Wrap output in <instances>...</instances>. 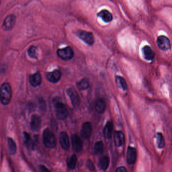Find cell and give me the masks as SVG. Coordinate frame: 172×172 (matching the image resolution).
Listing matches in <instances>:
<instances>
[{"label":"cell","instance_id":"cell-20","mask_svg":"<svg viewBox=\"0 0 172 172\" xmlns=\"http://www.w3.org/2000/svg\"><path fill=\"white\" fill-rule=\"evenodd\" d=\"M29 82L34 87H37L42 83V76L39 73H37L29 76Z\"/></svg>","mask_w":172,"mask_h":172},{"label":"cell","instance_id":"cell-11","mask_svg":"<svg viewBox=\"0 0 172 172\" xmlns=\"http://www.w3.org/2000/svg\"><path fill=\"white\" fill-rule=\"evenodd\" d=\"M71 141L73 150L77 153L81 151L82 149L83 145L80 137L76 134H73L71 137Z\"/></svg>","mask_w":172,"mask_h":172},{"label":"cell","instance_id":"cell-10","mask_svg":"<svg viewBox=\"0 0 172 172\" xmlns=\"http://www.w3.org/2000/svg\"><path fill=\"white\" fill-rule=\"evenodd\" d=\"M59 141L61 146L63 149L65 150H69L70 144L68 136L66 132L63 131L60 133Z\"/></svg>","mask_w":172,"mask_h":172},{"label":"cell","instance_id":"cell-7","mask_svg":"<svg viewBox=\"0 0 172 172\" xmlns=\"http://www.w3.org/2000/svg\"><path fill=\"white\" fill-rule=\"evenodd\" d=\"M157 44L158 47L163 51H168L171 48L170 41L167 37L161 35L157 39Z\"/></svg>","mask_w":172,"mask_h":172},{"label":"cell","instance_id":"cell-9","mask_svg":"<svg viewBox=\"0 0 172 172\" xmlns=\"http://www.w3.org/2000/svg\"><path fill=\"white\" fill-rule=\"evenodd\" d=\"M67 93L70 98L72 105L75 107L79 103V97L77 92L73 88H69L67 90Z\"/></svg>","mask_w":172,"mask_h":172},{"label":"cell","instance_id":"cell-25","mask_svg":"<svg viewBox=\"0 0 172 172\" xmlns=\"http://www.w3.org/2000/svg\"><path fill=\"white\" fill-rule=\"evenodd\" d=\"M157 145L159 148H163L165 147V141L163 136L161 133H157L156 134Z\"/></svg>","mask_w":172,"mask_h":172},{"label":"cell","instance_id":"cell-27","mask_svg":"<svg viewBox=\"0 0 172 172\" xmlns=\"http://www.w3.org/2000/svg\"><path fill=\"white\" fill-rule=\"evenodd\" d=\"M28 55L32 59H37L38 57L37 48L35 46H32L29 47L28 51Z\"/></svg>","mask_w":172,"mask_h":172},{"label":"cell","instance_id":"cell-6","mask_svg":"<svg viewBox=\"0 0 172 172\" xmlns=\"http://www.w3.org/2000/svg\"><path fill=\"white\" fill-rule=\"evenodd\" d=\"M16 23V17L14 15H10L6 18L2 25V28L5 31L12 29Z\"/></svg>","mask_w":172,"mask_h":172},{"label":"cell","instance_id":"cell-14","mask_svg":"<svg viewBox=\"0 0 172 172\" xmlns=\"http://www.w3.org/2000/svg\"><path fill=\"white\" fill-rule=\"evenodd\" d=\"M61 73L59 70H54V71L47 74V78L49 82L56 83L59 82L61 78Z\"/></svg>","mask_w":172,"mask_h":172},{"label":"cell","instance_id":"cell-17","mask_svg":"<svg viewBox=\"0 0 172 172\" xmlns=\"http://www.w3.org/2000/svg\"><path fill=\"white\" fill-rule=\"evenodd\" d=\"M142 52H143L144 59L146 60L151 61L155 58V52H153V49L149 46L146 45L143 47Z\"/></svg>","mask_w":172,"mask_h":172},{"label":"cell","instance_id":"cell-29","mask_svg":"<svg viewBox=\"0 0 172 172\" xmlns=\"http://www.w3.org/2000/svg\"><path fill=\"white\" fill-rule=\"evenodd\" d=\"M104 150V144L102 141H98L95 143L94 150L95 153L100 154Z\"/></svg>","mask_w":172,"mask_h":172},{"label":"cell","instance_id":"cell-3","mask_svg":"<svg viewBox=\"0 0 172 172\" xmlns=\"http://www.w3.org/2000/svg\"><path fill=\"white\" fill-rule=\"evenodd\" d=\"M43 141L45 146L47 148H54L56 146V141L54 134L49 128L44 130L42 134Z\"/></svg>","mask_w":172,"mask_h":172},{"label":"cell","instance_id":"cell-18","mask_svg":"<svg viewBox=\"0 0 172 172\" xmlns=\"http://www.w3.org/2000/svg\"><path fill=\"white\" fill-rule=\"evenodd\" d=\"M106 109V103L105 100L99 98L97 100L95 104V109L98 113L102 114L105 111Z\"/></svg>","mask_w":172,"mask_h":172},{"label":"cell","instance_id":"cell-13","mask_svg":"<svg viewBox=\"0 0 172 172\" xmlns=\"http://www.w3.org/2000/svg\"><path fill=\"white\" fill-rule=\"evenodd\" d=\"M136 151L135 148L129 146L127 153V162L130 165H133L135 163L136 160Z\"/></svg>","mask_w":172,"mask_h":172},{"label":"cell","instance_id":"cell-12","mask_svg":"<svg viewBox=\"0 0 172 172\" xmlns=\"http://www.w3.org/2000/svg\"><path fill=\"white\" fill-rule=\"evenodd\" d=\"M41 120L40 117L37 115H32L31 119L30 126L32 131H38L41 126Z\"/></svg>","mask_w":172,"mask_h":172},{"label":"cell","instance_id":"cell-15","mask_svg":"<svg viewBox=\"0 0 172 172\" xmlns=\"http://www.w3.org/2000/svg\"><path fill=\"white\" fill-rule=\"evenodd\" d=\"M125 142V137L121 131H116L114 134V143L116 146L120 147L123 146Z\"/></svg>","mask_w":172,"mask_h":172},{"label":"cell","instance_id":"cell-22","mask_svg":"<svg viewBox=\"0 0 172 172\" xmlns=\"http://www.w3.org/2000/svg\"><path fill=\"white\" fill-rule=\"evenodd\" d=\"M8 145L9 148V152L11 155H14L16 153L17 151V146L16 143L14 141V140L11 138H8Z\"/></svg>","mask_w":172,"mask_h":172},{"label":"cell","instance_id":"cell-19","mask_svg":"<svg viewBox=\"0 0 172 172\" xmlns=\"http://www.w3.org/2000/svg\"><path fill=\"white\" fill-rule=\"evenodd\" d=\"M113 131V124L112 121H108L103 130V134L106 139H111Z\"/></svg>","mask_w":172,"mask_h":172},{"label":"cell","instance_id":"cell-24","mask_svg":"<svg viewBox=\"0 0 172 172\" xmlns=\"http://www.w3.org/2000/svg\"><path fill=\"white\" fill-rule=\"evenodd\" d=\"M109 158L107 156H104L100 158V167L102 170H106L109 167Z\"/></svg>","mask_w":172,"mask_h":172},{"label":"cell","instance_id":"cell-8","mask_svg":"<svg viewBox=\"0 0 172 172\" xmlns=\"http://www.w3.org/2000/svg\"><path fill=\"white\" fill-rule=\"evenodd\" d=\"M92 125L89 122L83 124L81 130V136L85 139H88L91 136L92 133Z\"/></svg>","mask_w":172,"mask_h":172},{"label":"cell","instance_id":"cell-2","mask_svg":"<svg viewBox=\"0 0 172 172\" xmlns=\"http://www.w3.org/2000/svg\"><path fill=\"white\" fill-rule=\"evenodd\" d=\"M12 96V88L8 83H4L0 88V101L3 105L9 104Z\"/></svg>","mask_w":172,"mask_h":172},{"label":"cell","instance_id":"cell-4","mask_svg":"<svg viewBox=\"0 0 172 172\" xmlns=\"http://www.w3.org/2000/svg\"><path fill=\"white\" fill-rule=\"evenodd\" d=\"M76 34L78 38L88 45H93L95 43V37L93 34L90 32L83 30H79L76 32Z\"/></svg>","mask_w":172,"mask_h":172},{"label":"cell","instance_id":"cell-32","mask_svg":"<svg viewBox=\"0 0 172 172\" xmlns=\"http://www.w3.org/2000/svg\"><path fill=\"white\" fill-rule=\"evenodd\" d=\"M116 172H127L126 169L125 167H119L116 170Z\"/></svg>","mask_w":172,"mask_h":172},{"label":"cell","instance_id":"cell-23","mask_svg":"<svg viewBox=\"0 0 172 172\" xmlns=\"http://www.w3.org/2000/svg\"><path fill=\"white\" fill-rule=\"evenodd\" d=\"M77 87L80 91L85 90L90 87V83L87 79H83L77 84Z\"/></svg>","mask_w":172,"mask_h":172},{"label":"cell","instance_id":"cell-16","mask_svg":"<svg viewBox=\"0 0 172 172\" xmlns=\"http://www.w3.org/2000/svg\"><path fill=\"white\" fill-rule=\"evenodd\" d=\"M97 16L100 17L105 23H109L113 19L112 14L109 11L104 9L97 13Z\"/></svg>","mask_w":172,"mask_h":172},{"label":"cell","instance_id":"cell-1","mask_svg":"<svg viewBox=\"0 0 172 172\" xmlns=\"http://www.w3.org/2000/svg\"><path fill=\"white\" fill-rule=\"evenodd\" d=\"M54 104L57 117L60 120L65 119L68 115V110L67 106L59 98L54 99Z\"/></svg>","mask_w":172,"mask_h":172},{"label":"cell","instance_id":"cell-30","mask_svg":"<svg viewBox=\"0 0 172 172\" xmlns=\"http://www.w3.org/2000/svg\"><path fill=\"white\" fill-rule=\"evenodd\" d=\"M86 166L88 169L91 171H94L95 170V167L92 162L90 160H88L86 162Z\"/></svg>","mask_w":172,"mask_h":172},{"label":"cell","instance_id":"cell-26","mask_svg":"<svg viewBox=\"0 0 172 172\" xmlns=\"http://www.w3.org/2000/svg\"><path fill=\"white\" fill-rule=\"evenodd\" d=\"M77 161V158L75 155H73L71 156L67 162L68 167L71 169H74Z\"/></svg>","mask_w":172,"mask_h":172},{"label":"cell","instance_id":"cell-33","mask_svg":"<svg viewBox=\"0 0 172 172\" xmlns=\"http://www.w3.org/2000/svg\"><path fill=\"white\" fill-rule=\"evenodd\" d=\"M1 0H0V3H1Z\"/></svg>","mask_w":172,"mask_h":172},{"label":"cell","instance_id":"cell-28","mask_svg":"<svg viewBox=\"0 0 172 172\" xmlns=\"http://www.w3.org/2000/svg\"><path fill=\"white\" fill-rule=\"evenodd\" d=\"M24 136L25 143L27 147L28 148H34V144L32 141V138L30 135L27 132H24Z\"/></svg>","mask_w":172,"mask_h":172},{"label":"cell","instance_id":"cell-5","mask_svg":"<svg viewBox=\"0 0 172 172\" xmlns=\"http://www.w3.org/2000/svg\"><path fill=\"white\" fill-rule=\"evenodd\" d=\"M57 55L63 61H69L72 59L73 57L74 51L71 47L68 46L64 49H58Z\"/></svg>","mask_w":172,"mask_h":172},{"label":"cell","instance_id":"cell-31","mask_svg":"<svg viewBox=\"0 0 172 172\" xmlns=\"http://www.w3.org/2000/svg\"><path fill=\"white\" fill-rule=\"evenodd\" d=\"M39 170L41 172H51L46 166L42 165L39 166Z\"/></svg>","mask_w":172,"mask_h":172},{"label":"cell","instance_id":"cell-21","mask_svg":"<svg viewBox=\"0 0 172 172\" xmlns=\"http://www.w3.org/2000/svg\"><path fill=\"white\" fill-rule=\"evenodd\" d=\"M115 81L118 87L122 89L123 90L126 91L127 90V84L125 79L123 78V77L116 76Z\"/></svg>","mask_w":172,"mask_h":172}]
</instances>
